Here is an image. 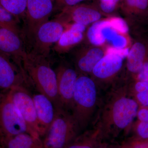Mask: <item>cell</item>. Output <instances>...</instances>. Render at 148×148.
Here are the masks:
<instances>
[{
    "label": "cell",
    "mask_w": 148,
    "mask_h": 148,
    "mask_svg": "<svg viewBox=\"0 0 148 148\" xmlns=\"http://www.w3.org/2000/svg\"><path fill=\"white\" fill-rule=\"evenodd\" d=\"M110 27L109 20L96 21L88 29V38L90 42L94 45L103 44L106 39L102 34V30L106 27Z\"/></svg>",
    "instance_id": "44dd1931"
},
{
    "label": "cell",
    "mask_w": 148,
    "mask_h": 148,
    "mask_svg": "<svg viewBox=\"0 0 148 148\" xmlns=\"http://www.w3.org/2000/svg\"><path fill=\"white\" fill-rule=\"evenodd\" d=\"M111 42L114 47L117 48H124L127 44V40L125 38L119 34L117 35Z\"/></svg>",
    "instance_id": "4dcf8cb0"
},
{
    "label": "cell",
    "mask_w": 148,
    "mask_h": 148,
    "mask_svg": "<svg viewBox=\"0 0 148 148\" xmlns=\"http://www.w3.org/2000/svg\"><path fill=\"white\" fill-rule=\"evenodd\" d=\"M137 79L139 81L148 83V61L145 62L137 74Z\"/></svg>",
    "instance_id": "f1b7e54d"
},
{
    "label": "cell",
    "mask_w": 148,
    "mask_h": 148,
    "mask_svg": "<svg viewBox=\"0 0 148 148\" xmlns=\"http://www.w3.org/2000/svg\"><path fill=\"white\" fill-rule=\"evenodd\" d=\"M137 116L138 120L148 123V107H141L139 108Z\"/></svg>",
    "instance_id": "836d02e7"
},
{
    "label": "cell",
    "mask_w": 148,
    "mask_h": 148,
    "mask_svg": "<svg viewBox=\"0 0 148 148\" xmlns=\"http://www.w3.org/2000/svg\"><path fill=\"white\" fill-rule=\"evenodd\" d=\"M20 20L0 5V27L7 28L21 35L18 24Z\"/></svg>",
    "instance_id": "7402d4cb"
},
{
    "label": "cell",
    "mask_w": 148,
    "mask_h": 148,
    "mask_svg": "<svg viewBox=\"0 0 148 148\" xmlns=\"http://www.w3.org/2000/svg\"><path fill=\"white\" fill-rule=\"evenodd\" d=\"M147 54V48L142 42L135 43L127 55V67L130 72L138 74L145 62Z\"/></svg>",
    "instance_id": "ac0fdd59"
},
{
    "label": "cell",
    "mask_w": 148,
    "mask_h": 148,
    "mask_svg": "<svg viewBox=\"0 0 148 148\" xmlns=\"http://www.w3.org/2000/svg\"><path fill=\"white\" fill-rule=\"evenodd\" d=\"M85 29V26L74 23L70 29L64 31L58 41L53 46V49L56 52L61 53L67 48L79 43L82 40L83 33Z\"/></svg>",
    "instance_id": "2e32d148"
},
{
    "label": "cell",
    "mask_w": 148,
    "mask_h": 148,
    "mask_svg": "<svg viewBox=\"0 0 148 148\" xmlns=\"http://www.w3.org/2000/svg\"><path fill=\"white\" fill-rule=\"evenodd\" d=\"M98 92L95 83L89 77L79 76L76 83L71 112L81 131L90 123L97 107Z\"/></svg>",
    "instance_id": "3957f363"
},
{
    "label": "cell",
    "mask_w": 148,
    "mask_h": 148,
    "mask_svg": "<svg viewBox=\"0 0 148 148\" xmlns=\"http://www.w3.org/2000/svg\"><path fill=\"white\" fill-rule=\"evenodd\" d=\"M1 93H2V92H1ZM1 92H0V94H1Z\"/></svg>",
    "instance_id": "74e56055"
},
{
    "label": "cell",
    "mask_w": 148,
    "mask_h": 148,
    "mask_svg": "<svg viewBox=\"0 0 148 148\" xmlns=\"http://www.w3.org/2000/svg\"><path fill=\"white\" fill-rule=\"evenodd\" d=\"M126 8L135 14L148 13V0H124Z\"/></svg>",
    "instance_id": "603a6c76"
},
{
    "label": "cell",
    "mask_w": 148,
    "mask_h": 148,
    "mask_svg": "<svg viewBox=\"0 0 148 148\" xmlns=\"http://www.w3.org/2000/svg\"><path fill=\"white\" fill-rule=\"evenodd\" d=\"M121 146L116 144L102 143L97 148H120Z\"/></svg>",
    "instance_id": "d590c367"
},
{
    "label": "cell",
    "mask_w": 148,
    "mask_h": 148,
    "mask_svg": "<svg viewBox=\"0 0 148 148\" xmlns=\"http://www.w3.org/2000/svg\"><path fill=\"white\" fill-rule=\"evenodd\" d=\"M54 7L55 0H27L24 30L29 42L39 27L48 21Z\"/></svg>",
    "instance_id": "52a82bcc"
},
{
    "label": "cell",
    "mask_w": 148,
    "mask_h": 148,
    "mask_svg": "<svg viewBox=\"0 0 148 148\" xmlns=\"http://www.w3.org/2000/svg\"><path fill=\"white\" fill-rule=\"evenodd\" d=\"M26 84L21 70L10 56L0 52V92Z\"/></svg>",
    "instance_id": "30bf717a"
},
{
    "label": "cell",
    "mask_w": 148,
    "mask_h": 148,
    "mask_svg": "<svg viewBox=\"0 0 148 148\" xmlns=\"http://www.w3.org/2000/svg\"><path fill=\"white\" fill-rule=\"evenodd\" d=\"M123 59L119 56L107 54L96 64L92 70V73L95 77L100 79L110 77L121 69Z\"/></svg>",
    "instance_id": "9a60e30c"
},
{
    "label": "cell",
    "mask_w": 148,
    "mask_h": 148,
    "mask_svg": "<svg viewBox=\"0 0 148 148\" xmlns=\"http://www.w3.org/2000/svg\"><path fill=\"white\" fill-rule=\"evenodd\" d=\"M0 5L19 20L25 19L27 0H0Z\"/></svg>",
    "instance_id": "ffe728a7"
},
{
    "label": "cell",
    "mask_w": 148,
    "mask_h": 148,
    "mask_svg": "<svg viewBox=\"0 0 148 148\" xmlns=\"http://www.w3.org/2000/svg\"><path fill=\"white\" fill-rule=\"evenodd\" d=\"M21 69L26 84L47 96L55 107H59L56 73L49 58L27 52L21 61Z\"/></svg>",
    "instance_id": "7a4b0ae2"
},
{
    "label": "cell",
    "mask_w": 148,
    "mask_h": 148,
    "mask_svg": "<svg viewBox=\"0 0 148 148\" xmlns=\"http://www.w3.org/2000/svg\"><path fill=\"white\" fill-rule=\"evenodd\" d=\"M135 137L143 140L148 139V123L138 120L135 126Z\"/></svg>",
    "instance_id": "484cf974"
},
{
    "label": "cell",
    "mask_w": 148,
    "mask_h": 148,
    "mask_svg": "<svg viewBox=\"0 0 148 148\" xmlns=\"http://www.w3.org/2000/svg\"><path fill=\"white\" fill-rule=\"evenodd\" d=\"M103 51L99 48L90 49L78 58L77 62L78 69L81 71L85 73L92 71L94 67L103 57Z\"/></svg>",
    "instance_id": "d6986e66"
},
{
    "label": "cell",
    "mask_w": 148,
    "mask_h": 148,
    "mask_svg": "<svg viewBox=\"0 0 148 148\" xmlns=\"http://www.w3.org/2000/svg\"><path fill=\"white\" fill-rule=\"evenodd\" d=\"M120 148H148V139L143 140L135 137L123 143Z\"/></svg>",
    "instance_id": "cb8c5ba5"
},
{
    "label": "cell",
    "mask_w": 148,
    "mask_h": 148,
    "mask_svg": "<svg viewBox=\"0 0 148 148\" xmlns=\"http://www.w3.org/2000/svg\"><path fill=\"white\" fill-rule=\"evenodd\" d=\"M0 52L10 56L19 68L27 53L21 35L3 27H0Z\"/></svg>",
    "instance_id": "8fae6325"
},
{
    "label": "cell",
    "mask_w": 148,
    "mask_h": 148,
    "mask_svg": "<svg viewBox=\"0 0 148 148\" xmlns=\"http://www.w3.org/2000/svg\"><path fill=\"white\" fill-rule=\"evenodd\" d=\"M63 16H68L75 23L84 26L97 21L101 18V14L96 9L86 5H79L66 8L60 14Z\"/></svg>",
    "instance_id": "4fadbf2b"
},
{
    "label": "cell",
    "mask_w": 148,
    "mask_h": 148,
    "mask_svg": "<svg viewBox=\"0 0 148 148\" xmlns=\"http://www.w3.org/2000/svg\"><path fill=\"white\" fill-rule=\"evenodd\" d=\"M120 1V0H107L106 1L101 2V10L105 13H111L115 10Z\"/></svg>",
    "instance_id": "4316f807"
},
{
    "label": "cell",
    "mask_w": 148,
    "mask_h": 148,
    "mask_svg": "<svg viewBox=\"0 0 148 148\" xmlns=\"http://www.w3.org/2000/svg\"><path fill=\"white\" fill-rule=\"evenodd\" d=\"M22 133L38 137L28 127L10 98L8 91L2 92L0 94V135L13 136Z\"/></svg>",
    "instance_id": "5b68a950"
},
{
    "label": "cell",
    "mask_w": 148,
    "mask_h": 148,
    "mask_svg": "<svg viewBox=\"0 0 148 148\" xmlns=\"http://www.w3.org/2000/svg\"><path fill=\"white\" fill-rule=\"evenodd\" d=\"M136 93L145 92L148 90V83L138 81L134 86Z\"/></svg>",
    "instance_id": "e575fe53"
},
{
    "label": "cell",
    "mask_w": 148,
    "mask_h": 148,
    "mask_svg": "<svg viewBox=\"0 0 148 148\" xmlns=\"http://www.w3.org/2000/svg\"><path fill=\"white\" fill-rule=\"evenodd\" d=\"M102 34L105 39L111 42L118 34L115 30L110 27H106L102 30Z\"/></svg>",
    "instance_id": "d6a6232c"
},
{
    "label": "cell",
    "mask_w": 148,
    "mask_h": 148,
    "mask_svg": "<svg viewBox=\"0 0 148 148\" xmlns=\"http://www.w3.org/2000/svg\"><path fill=\"white\" fill-rule=\"evenodd\" d=\"M111 28L123 34L127 33L128 27L125 21L118 17L111 18L109 20Z\"/></svg>",
    "instance_id": "d4e9b609"
},
{
    "label": "cell",
    "mask_w": 148,
    "mask_h": 148,
    "mask_svg": "<svg viewBox=\"0 0 148 148\" xmlns=\"http://www.w3.org/2000/svg\"><path fill=\"white\" fill-rule=\"evenodd\" d=\"M59 107L71 112L73 97L78 76L71 68L63 66L55 70Z\"/></svg>",
    "instance_id": "9c48e42d"
},
{
    "label": "cell",
    "mask_w": 148,
    "mask_h": 148,
    "mask_svg": "<svg viewBox=\"0 0 148 148\" xmlns=\"http://www.w3.org/2000/svg\"><path fill=\"white\" fill-rule=\"evenodd\" d=\"M135 100L141 107H148V90L136 93Z\"/></svg>",
    "instance_id": "1f68e13d"
},
{
    "label": "cell",
    "mask_w": 148,
    "mask_h": 148,
    "mask_svg": "<svg viewBox=\"0 0 148 148\" xmlns=\"http://www.w3.org/2000/svg\"><path fill=\"white\" fill-rule=\"evenodd\" d=\"M38 126L40 138L44 137L55 116L56 108L52 101L46 95L37 92L32 95Z\"/></svg>",
    "instance_id": "7c38bea8"
},
{
    "label": "cell",
    "mask_w": 148,
    "mask_h": 148,
    "mask_svg": "<svg viewBox=\"0 0 148 148\" xmlns=\"http://www.w3.org/2000/svg\"><path fill=\"white\" fill-rule=\"evenodd\" d=\"M103 140L101 130L95 125L92 129L80 134L66 148H97Z\"/></svg>",
    "instance_id": "e0dca14e"
},
{
    "label": "cell",
    "mask_w": 148,
    "mask_h": 148,
    "mask_svg": "<svg viewBox=\"0 0 148 148\" xmlns=\"http://www.w3.org/2000/svg\"><path fill=\"white\" fill-rule=\"evenodd\" d=\"M80 132L71 112L56 107L54 119L43 137V143L45 148H66Z\"/></svg>",
    "instance_id": "277c9868"
},
{
    "label": "cell",
    "mask_w": 148,
    "mask_h": 148,
    "mask_svg": "<svg viewBox=\"0 0 148 148\" xmlns=\"http://www.w3.org/2000/svg\"><path fill=\"white\" fill-rule=\"evenodd\" d=\"M62 21L58 17L42 24L30 41L31 52L49 58L51 49L58 41L64 32Z\"/></svg>",
    "instance_id": "8992f818"
},
{
    "label": "cell",
    "mask_w": 148,
    "mask_h": 148,
    "mask_svg": "<svg viewBox=\"0 0 148 148\" xmlns=\"http://www.w3.org/2000/svg\"><path fill=\"white\" fill-rule=\"evenodd\" d=\"M107 1V0H101V2H104L106 1Z\"/></svg>",
    "instance_id": "8d00e7d4"
},
{
    "label": "cell",
    "mask_w": 148,
    "mask_h": 148,
    "mask_svg": "<svg viewBox=\"0 0 148 148\" xmlns=\"http://www.w3.org/2000/svg\"><path fill=\"white\" fill-rule=\"evenodd\" d=\"M0 147L2 148H45L41 138L28 133L13 136L0 135Z\"/></svg>",
    "instance_id": "5bb4252c"
},
{
    "label": "cell",
    "mask_w": 148,
    "mask_h": 148,
    "mask_svg": "<svg viewBox=\"0 0 148 148\" xmlns=\"http://www.w3.org/2000/svg\"><path fill=\"white\" fill-rule=\"evenodd\" d=\"M108 92L101 104L95 124L101 130L103 140L115 138L128 132L140 108L126 88Z\"/></svg>",
    "instance_id": "6da1fadb"
},
{
    "label": "cell",
    "mask_w": 148,
    "mask_h": 148,
    "mask_svg": "<svg viewBox=\"0 0 148 148\" xmlns=\"http://www.w3.org/2000/svg\"><path fill=\"white\" fill-rule=\"evenodd\" d=\"M127 48H117L114 47H109L107 50V54H114L120 56L122 58L127 57L129 53Z\"/></svg>",
    "instance_id": "f546056e"
},
{
    "label": "cell",
    "mask_w": 148,
    "mask_h": 148,
    "mask_svg": "<svg viewBox=\"0 0 148 148\" xmlns=\"http://www.w3.org/2000/svg\"><path fill=\"white\" fill-rule=\"evenodd\" d=\"M84 0H55L54 9H61L79 4Z\"/></svg>",
    "instance_id": "83f0119b"
},
{
    "label": "cell",
    "mask_w": 148,
    "mask_h": 148,
    "mask_svg": "<svg viewBox=\"0 0 148 148\" xmlns=\"http://www.w3.org/2000/svg\"><path fill=\"white\" fill-rule=\"evenodd\" d=\"M8 94L28 127L36 136L40 138L38 133L36 115L32 95L25 86H22L12 88L8 90Z\"/></svg>",
    "instance_id": "ba28073f"
}]
</instances>
